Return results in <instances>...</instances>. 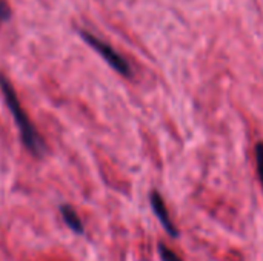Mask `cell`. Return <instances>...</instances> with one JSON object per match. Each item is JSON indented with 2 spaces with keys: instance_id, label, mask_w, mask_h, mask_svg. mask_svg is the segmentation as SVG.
I'll list each match as a JSON object with an SVG mask.
<instances>
[{
  "instance_id": "1",
  "label": "cell",
  "mask_w": 263,
  "mask_h": 261,
  "mask_svg": "<svg viewBox=\"0 0 263 261\" xmlns=\"http://www.w3.org/2000/svg\"><path fill=\"white\" fill-rule=\"evenodd\" d=\"M0 89H2V94L5 97V102H6L8 108L11 111V115L14 117V122H15V125L18 128L22 143L26 146V149L32 155H37V157L43 155L45 151H46V146H45L42 137L39 135L37 129L34 128V125L31 123V120L26 115L25 109L22 108L11 82L2 74H0Z\"/></svg>"
},
{
  "instance_id": "2",
  "label": "cell",
  "mask_w": 263,
  "mask_h": 261,
  "mask_svg": "<svg viewBox=\"0 0 263 261\" xmlns=\"http://www.w3.org/2000/svg\"><path fill=\"white\" fill-rule=\"evenodd\" d=\"M80 37L96 51V52H99L103 58H105V62L116 71V72H119L120 75H123V77H131V66H129V63L111 46V45H108V43H105L103 40H100L99 37H96V35H92L91 32H88V31H80Z\"/></svg>"
},
{
  "instance_id": "3",
  "label": "cell",
  "mask_w": 263,
  "mask_h": 261,
  "mask_svg": "<svg viewBox=\"0 0 263 261\" xmlns=\"http://www.w3.org/2000/svg\"><path fill=\"white\" fill-rule=\"evenodd\" d=\"M149 203H151V208H153L156 217L159 218L160 225L163 226V229H165L171 237H177V235H179V231H177V228L174 226V223H173V220H171V217H170V212H168V209H166V205H165L162 195H160L157 191H153V192L149 194Z\"/></svg>"
},
{
  "instance_id": "4",
  "label": "cell",
  "mask_w": 263,
  "mask_h": 261,
  "mask_svg": "<svg viewBox=\"0 0 263 261\" xmlns=\"http://www.w3.org/2000/svg\"><path fill=\"white\" fill-rule=\"evenodd\" d=\"M60 215H62L63 222L66 223V226H68L72 232H76V234H79V235L85 232V228H83L82 220L79 218V215L76 214V211H74L71 206H68V205L60 206Z\"/></svg>"
},
{
  "instance_id": "5",
  "label": "cell",
  "mask_w": 263,
  "mask_h": 261,
  "mask_svg": "<svg viewBox=\"0 0 263 261\" xmlns=\"http://www.w3.org/2000/svg\"><path fill=\"white\" fill-rule=\"evenodd\" d=\"M159 255H160L162 261H182V258L176 252H173L168 246H165L162 243L159 245Z\"/></svg>"
},
{
  "instance_id": "6",
  "label": "cell",
  "mask_w": 263,
  "mask_h": 261,
  "mask_svg": "<svg viewBox=\"0 0 263 261\" xmlns=\"http://www.w3.org/2000/svg\"><path fill=\"white\" fill-rule=\"evenodd\" d=\"M256 165H257V174L263 189V142L257 143L256 146Z\"/></svg>"
},
{
  "instance_id": "7",
  "label": "cell",
  "mask_w": 263,
  "mask_h": 261,
  "mask_svg": "<svg viewBox=\"0 0 263 261\" xmlns=\"http://www.w3.org/2000/svg\"><path fill=\"white\" fill-rule=\"evenodd\" d=\"M9 17H11V11L8 5L3 0H0V20H8Z\"/></svg>"
}]
</instances>
